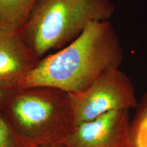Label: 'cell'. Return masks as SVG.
Returning <instances> with one entry per match:
<instances>
[{"mask_svg": "<svg viewBox=\"0 0 147 147\" xmlns=\"http://www.w3.org/2000/svg\"><path fill=\"white\" fill-rule=\"evenodd\" d=\"M74 127L116 110H129L138 104L134 84L119 67L104 71L89 87L69 93Z\"/></svg>", "mask_w": 147, "mask_h": 147, "instance_id": "cell-4", "label": "cell"}, {"mask_svg": "<svg viewBox=\"0 0 147 147\" xmlns=\"http://www.w3.org/2000/svg\"><path fill=\"white\" fill-rule=\"evenodd\" d=\"M40 60L20 32L0 27V86L18 89Z\"/></svg>", "mask_w": 147, "mask_h": 147, "instance_id": "cell-6", "label": "cell"}, {"mask_svg": "<svg viewBox=\"0 0 147 147\" xmlns=\"http://www.w3.org/2000/svg\"><path fill=\"white\" fill-rule=\"evenodd\" d=\"M0 147H39L18 132L0 110Z\"/></svg>", "mask_w": 147, "mask_h": 147, "instance_id": "cell-9", "label": "cell"}, {"mask_svg": "<svg viewBox=\"0 0 147 147\" xmlns=\"http://www.w3.org/2000/svg\"><path fill=\"white\" fill-rule=\"evenodd\" d=\"M39 147H65L64 145L59 144H51V145H44V146H40Z\"/></svg>", "mask_w": 147, "mask_h": 147, "instance_id": "cell-11", "label": "cell"}, {"mask_svg": "<svg viewBox=\"0 0 147 147\" xmlns=\"http://www.w3.org/2000/svg\"><path fill=\"white\" fill-rule=\"evenodd\" d=\"M40 0H0V27L19 32Z\"/></svg>", "mask_w": 147, "mask_h": 147, "instance_id": "cell-7", "label": "cell"}, {"mask_svg": "<svg viewBox=\"0 0 147 147\" xmlns=\"http://www.w3.org/2000/svg\"><path fill=\"white\" fill-rule=\"evenodd\" d=\"M110 0H40L19 31L40 59L75 40L89 23L109 20Z\"/></svg>", "mask_w": 147, "mask_h": 147, "instance_id": "cell-2", "label": "cell"}, {"mask_svg": "<svg viewBox=\"0 0 147 147\" xmlns=\"http://www.w3.org/2000/svg\"><path fill=\"white\" fill-rule=\"evenodd\" d=\"M123 59L120 38L109 20L92 22L63 49L40 59L18 88L50 87L78 93L104 71L120 67Z\"/></svg>", "mask_w": 147, "mask_h": 147, "instance_id": "cell-1", "label": "cell"}, {"mask_svg": "<svg viewBox=\"0 0 147 147\" xmlns=\"http://www.w3.org/2000/svg\"><path fill=\"white\" fill-rule=\"evenodd\" d=\"M0 110L23 136L39 146L62 144L74 127L70 96L56 88H18Z\"/></svg>", "mask_w": 147, "mask_h": 147, "instance_id": "cell-3", "label": "cell"}, {"mask_svg": "<svg viewBox=\"0 0 147 147\" xmlns=\"http://www.w3.org/2000/svg\"><path fill=\"white\" fill-rule=\"evenodd\" d=\"M131 121L134 147H147V92L138 102Z\"/></svg>", "mask_w": 147, "mask_h": 147, "instance_id": "cell-8", "label": "cell"}, {"mask_svg": "<svg viewBox=\"0 0 147 147\" xmlns=\"http://www.w3.org/2000/svg\"><path fill=\"white\" fill-rule=\"evenodd\" d=\"M65 147H134L129 110H116L75 126Z\"/></svg>", "mask_w": 147, "mask_h": 147, "instance_id": "cell-5", "label": "cell"}, {"mask_svg": "<svg viewBox=\"0 0 147 147\" xmlns=\"http://www.w3.org/2000/svg\"><path fill=\"white\" fill-rule=\"evenodd\" d=\"M15 89H11V88L0 86V108L8 100V99Z\"/></svg>", "mask_w": 147, "mask_h": 147, "instance_id": "cell-10", "label": "cell"}]
</instances>
